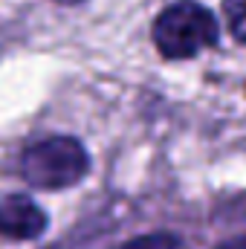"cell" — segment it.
<instances>
[{
	"instance_id": "obj_1",
	"label": "cell",
	"mask_w": 246,
	"mask_h": 249,
	"mask_svg": "<svg viewBox=\"0 0 246 249\" xmlns=\"http://www.w3.org/2000/svg\"><path fill=\"white\" fill-rule=\"evenodd\" d=\"M217 18L197 0H177L154 20V44L165 58H191L217 44Z\"/></svg>"
},
{
	"instance_id": "obj_4",
	"label": "cell",
	"mask_w": 246,
	"mask_h": 249,
	"mask_svg": "<svg viewBox=\"0 0 246 249\" xmlns=\"http://www.w3.org/2000/svg\"><path fill=\"white\" fill-rule=\"evenodd\" d=\"M223 15H226L229 32L246 44V0H223Z\"/></svg>"
},
{
	"instance_id": "obj_3",
	"label": "cell",
	"mask_w": 246,
	"mask_h": 249,
	"mask_svg": "<svg viewBox=\"0 0 246 249\" xmlns=\"http://www.w3.org/2000/svg\"><path fill=\"white\" fill-rule=\"evenodd\" d=\"M47 226V214L26 194H0V238L29 241Z\"/></svg>"
},
{
	"instance_id": "obj_5",
	"label": "cell",
	"mask_w": 246,
	"mask_h": 249,
	"mask_svg": "<svg viewBox=\"0 0 246 249\" xmlns=\"http://www.w3.org/2000/svg\"><path fill=\"white\" fill-rule=\"evenodd\" d=\"M119 249H185V247L174 235H142L136 241H127Z\"/></svg>"
},
{
	"instance_id": "obj_2",
	"label": "cell",
	"mask_w": 246,
	"mask_h": 249,
	"mask_svg": "<svg viewBox=\"0 0 246 249\" xmlns=\"http://www.w3.org/2000/svg\"><path fill=\"white\" fill-rule=\"evenodd\" d=\"M90 168L87 151L72 136H50L26 148L20 160V174L35 188H70Z\"/></svg>"
},
{
	"instance_id": "obj_6",
	"label": "cell",
	"mask_w": 246,
	"mask_h": 249,
	"mask_svg": "<svg viewBox=\"0 0 246 249\" xmlns=\"http://www.w3.org/2000/svg\"><path fill=\"white\" fill-rule=\"evenodd\" d=\"M58 3H81V0H58Z\"/></svg>"
}]
</instances>
